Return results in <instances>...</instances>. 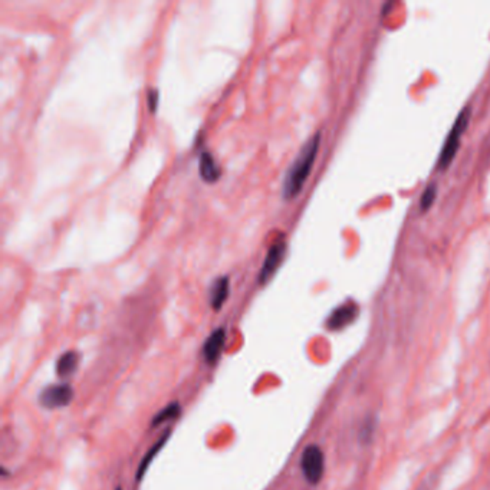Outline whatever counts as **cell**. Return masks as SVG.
Segmentation results:
<instances>
[{"label": "cell", "instance_id": "1", "mask_svg": "<svg viewBox=\"0 0 490 490\" xmlns=\"http://www.w3.org/2000/svg\"><path fill=\"white\" fill-rule=\"evenodd\" d=\"M321 145V133L316 131L301 148L292 165L288 168L282 184V196L285 200H292L301 193L318 156Z\"/></svg>", "mask_w": 490, "mask_h": 490}, {"label": "cell", "instance_id": "2", "mask_svg": "<svg viewBox=\"0 0 490 490\" xmlns=\"http://www.w3.org/2000/svg\"><path fill=\"white\" fill-rule=\"evenodd\" d=\"M471 117H472L471 105L463 106L462 111L456 117L449 134H447L444 144L441 145V150H440V154L437 158V168L439 170H446L452 164L453 158L457 154L459 147H460L462 136L467 130V125H468V121H471Z\"/></svg>", "mask_w": 490, "mask_h": 490}, {"label": "cell", "instance_id": "3", "mask_svg": "<svg viewBox=\"0 0 490 490\" xmlns=\"http://www.w3.org/2000/svg\"><path fill=\"white\" fill-rule=\"evenodd\" d=\"M286 250H288V242H286L284 234L281 233L275 238V240L270 243V246L268 249L265 261H263L262 268L258 275L259 285H266L273 278V275L276 273V270L281 268V265L286 256Z\"/></svg>", "mask_w": 490, "mask_h": 490}, {"label": "cell", "instance_id": "4", "mask_svg": "<svg viewBox=\"0 0 490 490\" xmlns=\"http://www.w3.org/2000/svg\"><path fill=\"white\" fill-rule=\"evenodd\" d=\"M301 471L305 480L311 484H318L325 473V456L321 447L316 444L308 446L301 456Z\"/></svg>", "mask_w": 490, "mask_h": 490}, {"label": "cell", "instance_id": "5", "mask_svg": "<svg viewBox=\"0 0 490 490\" xmlns=\"http://www.w3.org/2000/svg\"><path fill=\"white\" fill-rule=\"evenodd\" d=\"M74 398V389L68 382H58L45 387L39 394L40 406L48 410L63 409L71 404Z\"/></svg>", "mask_w": 490, "mask_h": 490}, {"label": "cell", "instance_id": "6", "mask_svg": "<svg viewBox=\"0 0 490 490\" xmlns=\"http://www.w3.org/2000/svg\"><path fill=\"white\" fill-rule=\"evenodd\" d=\"M358 315H359V305L354 300H347L344 304L338 305L329 313V316L325 321V327L331 332L343 331L355 322Z\"/></svg>", "mask_w": 490, "mask_h": 490}, {"label": "cell", "instance_id": "7", "mask_svg": "<svg viewBox=\"0 0 490 490\" xmlns=\"http://www.w3.org/2000/svg\"><path fill=\"white\" fill-rule=\"evenodd\" d=\"M226 345V329L224 328H216L213 331L204 341L203 344V358L206 361V364L209 366H216L218 361L220 359L223 350Z\"/></svg>", "mask_w": 490, "mask_h": 490}, {"label": "cell", "instance_id": "8", "mask_svg": "<svg viewBox=\"0 0 490 490\" xmlns=\"http://www.w3.org/2000/svg\"><path fill=\"white\" fill-rule=\"evenodd\" d=\"M230 293V279L229 276H220L211 284L209 291V304L215 311H220L226 304Z\"/></svg>", "mask_w": 490, "mask_h": 490}, {"label": "cell", "instance_id": "9", "mask_svg": "<svg viewBox=\"0 0 490 490\" xmlns=\"http://www.w3.org/2000/svg\"><path fill=\"white\" fill-rule=\"evenodd\" d=\"M199 173L203 181L209 184H215L220 176H222V168L216 163L215 157L210 152H203L199 158Z\"/></svg>", "mask_w": 490, "mask_h": 490}, {"label": "cell", "instance_id": "10", "mask_svg": "<svg viewBox=\"0 0 490 490\" xmlns=\"http://www.w3.org/2000/svg\"><path fill=\"white\" fill-rule=\"evenodd\" d=\"M79 367V354L76 351L63 352L55 364V371L59 378H68L75 374Z\"/></svg>", "mask_w": 490, "mask_h": 490}, {"label": "cell", "instance_id": "11", "mask_svg": "<svg viewBox=\"0 0 490 490\" xmlns=\"http://www.w3.org/2000/svg\"><path fill=\"white\" fill-rule=\"evenodd\" d=\"M170 434H172V433H170V430H167V432L152 446V449L145 453V456L142 457V460L140 462L138 468H137V473H136V480H137V482L142 480L144 475H145L147 471H148V467H150V464L153 463V460L157 457V455L160 453V450L165 446V443H167Z\"/></svg>", "mask_w": 490, "mask_h": 490}, {"label": "cell", "instance_id": "12", "mask_svg": "<svg viewBox=\"0 0 490 490\" xmlns=\"http://www.w3.org/2000/svg\"><path fill=\"white\" fill-rule=\"evenodd\" d=\"M181 416V404L177 401H173L167 404L165 407H163L152 420V427H158L165 421H174Z\"/></svg>", "mask_w": 490, "mask_h": 490}, {"label": "cell", "instance_id": "13", "mask_svg": "<svg viewBox=\"0 0 490 490\" xmlns=\"http://www.w3.org/2000/svg\"><path fill=\"white\" fill-rule=\"evenodd\" d=\"M437 199V186L436 184H429L427 187L424 188L423 195L420 197V210L421 211H427L432 209V206L434 204Z\"/></svg>", "mask_w": 490, "mask_h": 490}, {"label": "cell", "instance_id": "14", "mask_svg": "<svg viewBox=\"0 0 490 490\" xmlns=\"http://www.w3.org/2000/svg\"><path fill=\"white\" fill-rule=\"evenodd\" d=\"M158 101H160V92H158V90L152 88V90L147 91V106H148V111L154 114V113L157 111Z\"/></svg>", "mask_w": 490, "mask_h": 490}, {"label": "cell", "instance_id": "15", "mask_svg": "<svg viewBox=\"0 0 490 490\" xmlns=\"http://www.w3.org/2000/svg\"><path fill=\"white\" fill-rule=\"evenodd\" d=\"M117 490H122V489H121V487H118V489H117Z\"/></svg>", "mask_w": 490, "mask_h": 490}]
</instances>
